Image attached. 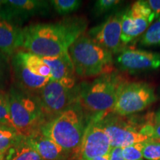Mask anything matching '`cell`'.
Masks as SVG:
<instances>
[{"label":"cell","mask_w":160,"mask_h":160,"mask_svg":"<svg viewBox=\"0 0 160 160\" xmlns=\"http://www.w3.org/2000/svg\"><path fill=\"white\" fill-rule=\"evenodd\" d=\"M115 62L123 71H154L160 68V53L125 48L118 53Z\"/></svg>","instance_id":"obj_12"},{"label":"cell","mask_w":160,"mask_h":160,"mask_svg":"<svg viewBox=\"0 0 160 160\" xmlns=\"http://www.w3.org/2000/svg\"><path fill=\"white\" fill-rule=\"evenodd\" d=\"M133 23L132 39L141 37L156 19L154 13L146 5L145 1H137L129 8Z\"/></svg>","instance_id":"obj_16"},{"label":"cell","mask_w":160,"mask_h":160,"mask_svg":"<svg viewBox=\"0 0 160 160\" xmlns=\"http://www.w3.org/2000/svg\"><path fill=\"white\" fill-rule=\"evenodd\" d=\"M86 126L84 111L77 101L44 124L41 131L62 148L68 158L79 160Z\"/></svg>","instance_id":"obj_2"},{"label":"cell","mask_w":160,"mask_h":160,"mask_svg":"<svg viewBox=\"0 0 160 160\" xmlns=\"http://www.w3.org/2000/svg\"><path fill=\"white\" fill-rule=\"evenodd\" d=\"M8 57L0 52V91H5L8 82Z\"/></svg>","instance_id":"obj_28"},{"label":"cell","mask_w":160,"mask_h":160,"mask_svg":"<svg viewBox=\"0 0 160 160\" xmlns=\"http://www.w3.org/2000/svg\"><path fill=\"white\" fill-rule=\"evenodd\" d=\"M111 148L109 138L99 120H90L83 135L79 160H88L107 155Z\"/></svg>","instance_id":"obj_11"},{"label":"cell","mask_w":160,"mask_h":160,"mask_svg":"<svg viewBox=\"0 0 160 160\" xmlns=\"http://www.w3.org/2000/svg\"><path fill=\"white\" fill-rule=\"evenodd\" d=\"M2 1H1V0H0V5H1V3H2Z\"/></svg>","instance_id":"obj_34"},{"label":"cell","mask_w":160,"mask_h":160,"mask_svg":"<svg viewBox=\"0 0 160 160\" xmlns=\"http://www.w3.org/2000/svg\"><path fill=\"white\" fill-rule=\"evenodd\" d=\"M0 125L14 128L10 114L8 93L2 91H0Z\"/></svg>","instance_id":"obj_24"},{"label":"cell","mask_w":160,"mask_h":160,"mask_svg":"<svg viewBox=\"0 0 160 160\" xmlns=\"http://www.w3.org/2000/svg\"><path fill=\"white\" fill-rule=\"evenodd\" d=\"M133 32V23L129 9L124 11L121 22V40L123 44L127 45L133 42L132 34Z\"/></svg>","instance_id":"obj_23"},{"label":"cell","mask_w":160,"mask_h":160,"mask_svg":"<svg viewBox=\"0 0 160 160\" xmlns=\"http://www.w3.org/2000/svg\"><path fill=\"white\" fill-rule=\"evenodd\" d=\"M139 44L145 47L160 46V17L152 22L148 28L140 37Z\"/></svg>","instance_id":"obj_21"},{"label":"cell","mask_w":160,"mask_h":160,"mask_svg":"<svg viewBox=\"0 0 160 160\" xmlns=\"http://www.w3.org/2000/svg\"><path fill=\"white\" fill-rule=\"evenodd\" d=\"M68 55L75 74L82 79L113 72V54L83 33L71 44Z\"/></svg>","instance_id":"obj_4"},{"label":"cell","mask_w":160,"mask_h":160,"mask_svg":"<svg viewBox=\"0 0 160 160\" xmlns=\"http://www.w3.org/2000/svg\"></svg>","instance_id":"obj_36"},{"label":"cell","mask_w":160,"mask_h":160,"mask_svg":"<svg viewBox=\"0 0 160 160\" xmlns=\"http://www.w3.org/2000/svg\"><path fill=\"white\" fill-rule=\"evenodd\" d=\"M125 80L119 73L112 72L101 75L90 82L78 86V102L80 107L99 120L113 111L118 90Z\"/></svg>","instance_id":"obj_3"},{"label":"cell","mask_w":160,"mask_h":160,"mask_svg":"<svg viewBox=\"0 0 160 160\" xmlns=\"http://www.w3.org/2000/svg\"><path fill=\"white\" fill-rule=\"evenodd\" d=\"M42 59L51 70V80L61 81L75 78L74 69L69 56Z\"/></svg>","instance_id":"obj_17"},{"label":"cell","mask_w":160,"mask_h":160,"mask_svg":"<svg viewBox=\"0 0 160 160\" xmlns=\"http://www.w3.org/2000/svg\"><path fill=\"white\" fill-rule=\"evenodd\" d=\"M16 54L30 71L39 77H48L51 79V70L42 58L31 52L24 51L16 52Z\"/></svg>","instance_id":"obj_19"},{"label":"cell","mask_w":160,"mask_h":160,"mask_svg":"<svg viewBox=\"0 0 160 160\" xmlns=\"http://www.w3.org/2000/svg\"><path fill=\"white\" fill-rule=\"evenodd\" d=\"M85 18L67 17L56 23L33 24L22 29V48L41 58L67 57L68 48L85 33Z\"/></svg>","instance_id":"obj_1"},{"label":"cell","mask_w":160,"mask_h":160,"mask_svg":"<svg viewBox=\"0 0 160 160\" xmlns=\"http://www.w3.org/2000/svg\"><path fill=\"white\" fill-rule=\"evenodd\" d=\"M60 15H67L79 9L82 4L79 0H52L49 2Z\"/></svg>","instance_id":"obj_22"},{"label":"cell","mask_w":160,"mask_h":160,"mask_svg":"<svg viewBox=\"0 0 160 160\" xmlns=\"http://www.w3.org/2000/svg\"><path fill=\"white\" fill-rule=\"evenodd\" d=\"M3 160H43L27 137L21 136L6 152Z\"/></svg>","instance_id":"obj_18"},{"label":"cell","mask_w":160,"mask_h":160,"mask_svg":"<svg viewBox=\"0 0 160 160\" xmlns=\"http://www.w3.org/2000/svg\"><path fill=\"white\" fill-rule=\"evenodd\" d=\"M151 139L159 140L160 141V117H157L156 114L154 120L152 123Z\"/></svg>","instance_id":"obj_29"},{"label":"cell","mask_w":160,"mask_h":160,"mask_svg":"<svg viewBox=\"0 0 160 160\" xmlns=\"http://www.w3.org/2000/svg\"><path fill=\"white\" fill-rule=\"evenodd\" d=\"M11 63L15 81L14 86L22 91L37 96L51 80L48 77H39L30 71L16 53L12 56Z\"/></svg>","instance_id":"obj_13"},{"label":"cell","mask_w":160,"mask_h":160,"mask_svg":"<svg viewBox=\"0 0 160 160\" xmlns=\"http://www.w3.org/2000/svg\"><path fill=\"white\" fill-rule=\"evenodd\" d=\"M88 160H110L109 159V153L107 155L102 156V157H97L93 158V159H91Z\"/></svg>","instance_id":"obj_32"},{"label":"cell","mask_w":160,"mask_h":160,"mask_svg":"<svg viewBox=\"0 0 160 160\" xmlns=\"http://www.w3.org/2000/svg\"><path fill=\"white\" fill-rule=\"evenodd\" d=\"M48 11L47 1L3 0L0 5V19L17 25L32 17L46 14Z\"/></svg>","instance_id":"obj_10"},{"label":"cell","mask_w":160,"mask_h":160,"mask_svg":"<svg viewBox=\"0 0 160 160\" xmlns=\"http://www.w3.org/2000/svg\"><path fill=\"white\" fill-rule=\"evenodd\" d=\"M157 100L154 90L148 84L125 81L118 90L112 113L126 117L142 111Z\"/></svg>","instance_id":"obj_7"},{"label":"cell","mask_w":160,"mask_h":160,"mask_svg":"<svg viewBox=\"0 0 160 160\" xmlns=\"http://www.w3.org/2000/svg\"><path fill=\"white\" fill-rule=\"evenodd\" d=\"M122 1L119 0H98L96 1L93 8V13L95 17L105 14L112 11L120 5Z\"/></svg>","instance_id":"obj_26"},{"label":"cell","mask_w":160,"mask_h":160,"mask_svg":"<svg viewBox=\"0 0 160 160\" xmlns=\"http://www.w3.org/2000/svg\"><path fill=\"white\" fill-rule=\"evenodd\" d=\"M110 160H125L122 156V148H111L109 152Z\"/></svg>","instance_id":"obj_31"},{"label":"cell","mask_w":160,"mask_h":160,"mask_svg":"<svg viewBox=\"0 0 160 160\" xmlns=\"http://www.w3.org/2000/svg\"><path fill=\"white\" fill-rule=\"evenodd\" d=\"M37 96L46 122V117H48L50 121L78 101L76 78L61 81L50 80Z\"/></svg>","instance_id":"obj_6"},{"label":"cell","mask_w":160,"mask_h":160,"mask_svg":"<svg viewBox=\"0 0 160 160\" xmlns=\"http://www.w3.org/2000/svg\"><path fill=\"white\" fill-rule=\"evenodd\" d=\"M109 138L111 148H125L150 139L140 133V126L131 119L110 113L99 120Z\"/></svg>","instance_id":"obj_8"},{"label":"cell","mask_w":160,"mask_h":160,"mask_svg":"<svg viewBox=\"0 0 160 160\" xmlns=\"http://www.w3.org/2000/svg\"><path fill=\"white\" fill-rule=\"evenodd\" d=\"M143 146L144 142H140L122 148V156L124 159L125 160L142 159Z\"/></svg>","instance_id":"obj_27"},{"label":"cell","mask_w":160,"mask_h":160,"mask_svg":"<svg viewBox=\"0 0 160 160\" xmlns=\"http://www.w3.org/2000/svg\"><path fill=\"white\" fill-rule=\"evenodd\" d=\"M21 136L13 128L0 125V160H3L6 152L17 142Z\"/></svg>","instance_id":"obj_20"},{"label":"cell","mask_w":160,"mask_h":160,"mask_svg":"<svg viewBox=\"0 0 160 160\" xmlns=\"http://www.w3.org/2000/svg\"><path fill=\"white\" fill-rule=\"evenodd\" d=\"M22 29L14 24L0 19V52L12 57L22 47Z\"/></svg>","instance_id":"obj_15"},{"label":"cell","mask_w":160,"mask_h":160,"mask_svg":"<svg viewBox=\"0 0 160 160\" xmlns=\"http://www.w3.org/2000/svg\"><path fill=\"white\" fill-rule=\"evenodd\" d=\"M142 156L147 160H160V141L150 139L144 142Z\"/></svg>","instance_id":"obj_25"},{"label":"cell","mask_w":160,"mask_h":160,"mask_svg":"<svg viewBox=\"0 0 160 160\" xmlns=\"http://www.w3.org/2000/svg\"><path fill=\"white\" fill-rule=\"evenodd\" d=\"M156 116H157V117H160V111H158L157 113H156Z\"/></svg>","instance_id":"obj_33"},{"label":"cell","mask_w":160,"mask_h":160,"mask_svg":"<svg viewBox=\"0 0 160 160\" xmlns=\"http://www.w3.org/2000/svg\"><path fill=\"white\" fill-rule=\"evenodd\" d=\"M141 160H143V159H141Z\"/></svg>","instance_id":"obj_35"},{"label":"cell","mask_w":160,"mask_h":160,"mask_svg":"<svg viewBox=\"0 0 160 160\" xmlns=\"http://www.w3.org/2000/svg\"><path fill=\"white\" fill-rule=\"evenodd\" d=\"M27 138L43 160H65L68 159L62 148L51 138L44 134L41 128L33 132Z\"/></svg>","instance_id":"obj_14"},{"label":"cell","mask_w":160,"mask_h":160,"mask_svg":"<svg viewBox=\"0 0 160 160\" xmlns=\"http://www.w3.org/2000/svg\"><path fill=\"white\" fill-rule=\"evenodd\" d=\"M124 11H117L105 21L89 30L87 33L98 45L112 54H118L125 48L121 40V22Z\"/></svg>","instance_id":"obj_9"},{"label":"cell","mask_w":160,"mask_h":160,"mask_svg":"<svg viewBox=\"0 0 160 160\" xmlns=\"http://www.w3.org/2000/svg\"><path fill=\"white\" fill-rule=\"evenodd\" d=\"M145 2L151 11L154 13L156 18L159 19L160 17V0H146Z\"/></svg>","instance_id":"obj_30"},{"label":"cell","mask_w":160,"mask_h":160,"mask_svg":"<svg viewBox=\"0 0 160 160\" xmlns=\"http://www.w3.org/2000/svg\"><path fill=\"white\" fill-rule=\"evenodd\" d=\"M8 97L12 122L20 135L28 137L45 123L38 96L22 91L13 85L8 93Z\"/></svg>","instance_id":"obj_5"}]
</instances>
